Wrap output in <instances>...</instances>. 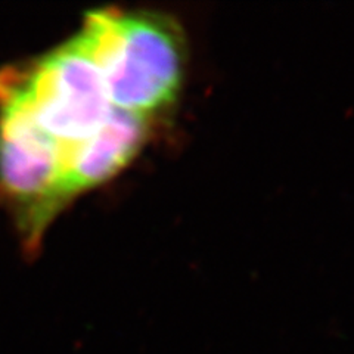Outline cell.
Instances as JSON below:
<instances>
[{
    "label": "cell",
    "instance_id": "6da1fadb",
    "mask_svg": "<svg viewBox=\"0 0 354 354\" xmlns=\"http://www.w3.org/2000/svg\"><path fill=\"white\" fill-rule=\"evenodd\" d=\"M82 31L114 108L152 120L176 102L185 77L186 43L173 18L96 10L86 17Z\"/></svg>",
    "mask_w": 354,
    "mask_h": 354
},
{
    "label": "cell",
    "instance_id": "7a4b0ae2",
    "mask_svg": "<svg viewBox=\"0 0 354 354\" xmlns=\"http://www.w3.org/2000/svg\"><path fill=\"white\" fill-rule=\"evenodd\" d=\"M0 87L24 102L36 124L59 143L64 157L92 138L114 108L83 31L31 68L0 74Z\"/></svg>",
    "mask_w": 354,
    "mask_h": 354
},
{
    "label": "cell",
    "instance_id": "3957f363",
    "mask_svg": "<svg viewBox=\"0 0 354 354\" xmlns=\"http://www.w3.org/2000/svg\"><path fill=\"white\" fill-rule=\"evenodd\" d=\"M64 149L32 120L21 99L0 87V187L18 205L36 242L64 203Z\"/></svg>",
    "mask_w": 354,
    "mask_h": 354
},
{
    "label": "cell",
    "instance_id": "277c9868",
    "mask_svg": "<svg viewBox=\"0 0 354 354\" xmlns=\"http://www.w3.org/2000/svg\"><path fill=\"white\" fill-rule=\"evenodd\" d=\"M151 130V118L113 108L92 138L65 152L61 194L64 203L114 177L136 157Z\"/></svg>",
    "mask_w": 354,
    "mask_h": 354
}]
</instances>
